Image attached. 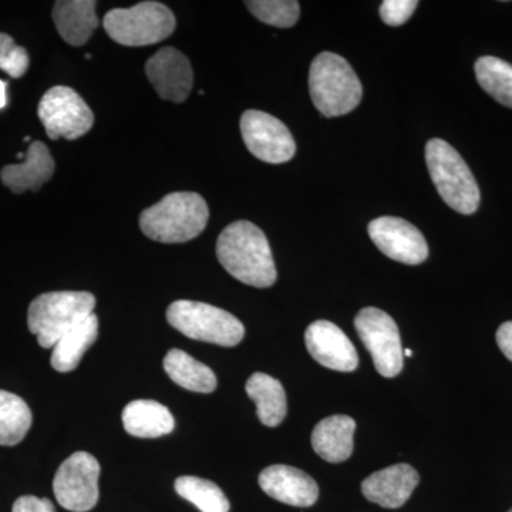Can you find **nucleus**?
<instances>
[{
    "label": "nucleus",
    "instance_id": "1",
    "mask_svg": "<svg viewBox=\"0 0 512 512\" xmlns=\"http://www.w3.org/2000/svg\"><path fill=\"white\" fill-rule=\"evenodd\" d=\"M217 256L225 271L242 284L269 288L278 278L268 238L252 222L228 225L218 237Z\"/></svg>",
    "mask_w": 512,
    "mask_h": 512
},
{
    "label": "nucleus",
    "instance_id": "2",
    "mask_svg": "<svg viewBox=\"0 0 512 512\" xmlns=\"http://www.w3.org/2000/svg\"><path fill=\"white\" fill-rule=\"evenodd\" d=\"M210 210L197 192H171L140 215V228L147 238L163 244L191 241L207 227Z\"/></svg>",
    "mask_w": 512,
    "mask_h": 512
},
{
    "label": "nucleus",
    "instance_id": "3",
    "mask_svg": "<svg viewBox=\"0 0 512 512\" xmlns=\"http://www.w3.org/2000/svg\"><path fill=\"white\" fill-rule=\"evenodd\" d=\"M309 92L323 116L339 117L359 106L363 87L348 60L335 53L323 52L311 64Z\"/></svg>",
    "mask_w": 512,
    "mask_h": 512
},
{
    "label": "nucleus",
    "instance_id": "4",
    "mask_svg": "<svg viewBox=\"0 0 512 512\" xmlns=\"http://www.w3.org/2000/svg\"><path fill=\"white\" fill-rule=\"evenodd\" d=\"M426 163L431 181L448 207L463 215L480 207V188L463 157L450 144L433 138L426 146Z\"/></svg>",
    "mask_w": 512,
    "mask_h": 512
},
{
    "label": "nucleus",
    "instance_id": "5",
    "mask_svg": "<svg viewBox=\"0 0 512 512\" xmlns=\"http://www.w3.org/2000/svg\"><path fill=\"white\" fill-rule=\"evenodd\" d=\"M94 306L96 298L90 292L43 293L30 303L29 330L43 349H53L70 329L92 315Z\"/></svg>",
    "mask_w": 512,
    "mask_h": 512
},
{
    "label": "nucleus",
    "instance_id": "6",
    "mask_svg": "<svg viewBox=\"0 0 512 512\" xmlns=\"http://www.w3.org/2000/svg\"><path fill=\"white\" fill-rule=\"evenodd\" d=\"M167 320L187 338L234 348L244 339L245 328L231 313L204 302L175 301L168 306Z\"/></svg>",
    "mask_w": 512,
    "mask_h": 512
},
{
    "label": "nucleus",
    "instance_id": "7",
    "mask_svg": "<svg viewBox=\"0 0 512 512\" xmlns=\"http://www.w3.org/2000/svg\"><path fill=\"white\" fill-rule=\"evenodd\" d=\"M175 16L160 2H141L127 9H113L104 16L103 28L119 45H156L173 35Z\"/></svg>",
    "mask_w": 512,
    "mask_h": 512
},
{
    "label": "nucleus",
    "instance_id": "8",
    "mask_svg": "<svg viewBox=\"0 0 512 512\" xmlns=\"http://www.w3.org/2000/svg\"><path fill=\"white\" fill-rule=\"evenodd\" d=\"M39 119L50 140H77L92 130L93 111L76 90L56 86L47 90L37 107Z\"/></svg>",
    "mask_w": 512,
    "mask_h": 512
},
{
    "label": "nucleus",
    "instance_id": "9",
    "mask_svg": "<svg viewBox=\"0 0 512 512\" xmlns=\"http://www.w3.org/2000/svg\"><path fill=\"white\" fill-rule=\"evenodd\" d=\"M100 464L92 454L77 451L57 470L53 480L57 503L72 512L92 511L99 503Z\"/></svg>",
    "mask_w": 512,
    "mask_h": 512
},
{
    "label": "nucleus",
    "instance_id": "10",
    "mask_svg": "<svg viewBox=\"0 0 512 512\" xmlns=\"http://www.w3.org/2000/svg\"><path fill=\"white\" fill-rule=\"evenodd\" d=\"M355 328L372 355L377 372L384 377L399 375L404 355L399 328L392 316L377 308H365L357 313Z\"/></svg>",
    "mask_w": 512,
    "mask_h": 512
},
{
    "label": "nucleus",
    "instance_id": "11",
    "mask_svg": "<svg viewBox=\"0 0 512 512\" xmlns=\"http://www.w3.org/2000/svg\"><path fill=\"white\" fill-rule=\"evenodd\" d=\"M241 134L251 154L264 163L284 164L295 156L296 143L291 131L265 111H245L241 117Z\"/></svg>",
    "mask_w": 512,
    "mask_h": 512
},
{
    "label": "nucleus",
    "instance_id": "12",
    "mask_svg": "<svg viewBox=\"0 0 512 512\" xmlns=\"http://www.w3.org/2000/svg\"><path fill=\"white\" fill-rule=\"evenodd\" d=\"M369 235L387 258L406 265H420L429 256L423 234L410 222L397 217H380L369 224Z\"/></svg>",
    "mask_w": 512,
    "mask_h": 512
},
{
    "label": "nucleus",
    "instance_id": "13",
    "mask_svg": "<svg viewBox=\"0 0 512 512\" xmlns=\"http://www.w3.org/2000/svg\"><path fill=\"white\" fill-rule=\"evenodd\" d=\"M148 80L161 99L183 103L190 96L194 73L190 60L174 47H164L146 63Z\"/></svg>",
    "mask_w": 512,
    "mask_h": 512
},
{
    "label": "nucleus",
    "instance_id": "14",
    "mask_svg": "<svg viewBox=\"0 0 512 512\" xmlns=\"http://www.w3.org/2000/svg\"><path fill=\"white\" fill-rule=\"evenodd\" d=\"M306 348L319 365L336 372H353L359 356L353 343L339 326L329 320H316L305 333Z\"/></svg>",
    "mask_w": 512,
    "mask_h": 512
},
{
    "label": "nucleus",
    "instance_id": "15",
    "mask_svg": "<svg viewBox=\"0 0 512 512\" xmlns=\"http://www.w3.org/2000/svg\"><path fill=\"white\" fill-rule=\"evenodd\" d=\"M259 485L269 497L292 507H312L318 501L319 487L305 471L276 464L259 474Z\"/></svg>",
    "mask_w": 512,
    "mask_h": 512
},
{
    "label": "nucleus",
    "instance_id": "16",
    "mask_svg": "<svg viewBox=\"0 0 512 512\" xmlns=\"http://www.w3.org/2000/svg\"><path fill=\"white\" fill-rule=\"evenodd\" d=\"M419 481V473L412 466L396 464L367 477L362 483V493L370 503L396 510L412 497Z\"/></svg>",
    "mask_w": 512,
    "mask_h": 512
},
{
    "label": "nucleus",
    "instance_id": "17",
    "mask_svg": "<svg viewBox=\"0 0 512 512\" xmlns=\"http://www.w3.org/2000/svg\"><path fill=\"white\" fill-rule=\"evenodd\" d=\"M55 160L42 141H33L20 164L5 165L0 171V180L15 194L39 191L55 174Z\"/></svg>",
    "mask_w": 512,
    "mask_h": 512
},
{
    "label": "nucleus",
    "instance_id": "18",
    "mask_svg": "<svg viewBox=\"0 0 512 512\" xmlns=\"http://www.w3.org/2000/svg\"><path fill=\"white\" fill-rule=\"evenodd\" d=\"M355 430L356 421L352 417L345 414L326 417L313 429V450L328 463H343L352 456Z\"/></svg>",
    "mask_w": 512,
    "mask_h": 512
},
{
    "label": "nucleus",
    "instance_id": "19",
    "mask_svg": "<svg viewBox=\"0 0 512 512\" xmlns=\"http://www.w3.org/2000/svg\"><path fill=\"white\" fill-rule=\"evenodd\" d=\"M97 3L93 0H59L53 6V22L64 42L83 46L99 28Z\"/></svg>",
    "mask_w": 512,
    "mask_h": 512
},
{
    "label": "nucleus",
    "instance_id": "20",
    "mask_svg": "<svg viewBox=\"0 0 512 512\" xmlns=\"http://www.w3.org/2000/svg\"><path fill=\"white\" fill-rule=\"evenodd\" d=\"M123 424L128 434L138 439H157L173 433V414L154 400H134L123 410Z\"/></svg>",
    "mask_w": 512,
    "mask_h": 512
},
{
    "label": "nucleus",
    "instance_id": "21",
    "mask_svg": "<svg viewBox=\"0 0 512 512\" xmlns=\"http://www.w3.org/2000/svg\"><path fill=\"white\" fill-rule=\"evenodd\" d=\"M99 336V318L94 313L77 323L53 348V369L60 373L73 372L80 365L84 353L92 348Z\"/></svg>",
    "mask_w": 512,
    "mask_h": 512
},
{
    "label": "nucleus",
    "instance_id": "22",
    "mask_svg": "<svg viewBox=\"0 0 512 512\" xmlns=\"http://www.w3.org/2000/svg\"><path fill=\"white\" fill-rule=\"evenodd\" d=\"M245 389L249 399L254 400L256 414L264 426L276 427L285 420L288 413L286 394L278 379L265 373H255L249 377Z\"/></svg>",
    "mask_w": 512,
    "mask_h": 512
},
{
    "label": "nucleus",
    "instance_id": "23",
    "mask_svg": "<svg viewBox=\"0 0 512 512\" xmlns=\"http://www.w3.org/2000/svg\"><path fill=\"white\" fill-rule=\"evenodd\" d=\"M163 365L170 379L190 392L207 394L217 389V376L210 367L183 350L171 349L164 357Z\"/></svg>",
    "mask_w": 512,
    "mask_h": 512
},
{
    "label": "nucleus",
    "instance_id": "24",
    "mask_svg": "<svg viewBox=\"0 0 512 512\" xmlns=\"http://www.w3.org/2000/svg\"><path fill=\"white\" fill-rule=\"evenodd\" d=\"M32 421V412L22 397L0 390V446L19 444L32 427Z\"/></svg>",
    "mask_w": 512,
    "mask_h": 512
},
{
    "label": "nucleus",
    "instance_id": "25",
    "mask_svg": "<svg viewBox=\"0 0 512 512\" xmlns=\"http://www.w3.org/2000/svg\"><path fill=\"white\" fill-rule=\"evenodd\" d=\"M477 82L494 100L512 109V66L503 59L483 56L477 60Z\"/></svg>",
    "mask_w": 512,
    "mask_h": 512
},
{
    "label": "nucleus",
    "instance_id": "26",
    "mask_svg": "<svg viewBox=\"0 0 512 512\" xmlns=\"http://www.w3.org/2000/svg\"><path fill=\"white\" fill-rule=\"evenodd\" d=\"M175 491L201 512H229V501L217 484L204 478L184 476L175 480Z\"/></svg>",
    "mask_w": 512,
    "mask_h": 512
},
{
    "label": "nucleus",
    "instance_id": "27",
    "mask_svg": "<svg viewBox=\"0 0 512 512\" xmlns=\"http://www.w3.org/2000/svg\"><path fill=\"white\" fill-rule=\"evenodd\" d=\"M245 5L256 19L275 28H292L301 15L299 2L295 0H252Z\"/></svg>",
    "mask_w": 512,
    "mask_h": 512
},
{
    "label": "nucleus",
    "instance_id": "28",
    "mask_svg": "<svg viewBox=\"0 0 512 512\" xmlns=\"http://www.w3.org/2000/svg\"><path fill=\"white\" fill-rule=\"evenodd\" d=\"M30 64L29 53L25 47L18 46L6 33H0V70L13 79L25 76Z\"/></svg>",
    "mask_w": 512,
    "mask_h": 512
},
{
    "label": "nucleus",
    "instance_id": "29",
    "mask_svg": "<svg viewBox=\"0 0 512 512\" xmlns=\"http://www.w3.org/2000/svg\"><path fill=\"white\" fill-rule=\"evenodd\" d=\"M417 6V0H384L380 6V18L386 25L397 28L412 18Z\"/></svg>",
    "mask_w": 512,
    "mask_h": 512
},
{
    "label": "nucleus",
    "instance_id": "30",
    "mask_svg": "<svg viewBox=\"0 0 512 512\" xmlns=\"http://www.w3.org/2000/svg\"><path fill=\"white\" fill-rule=\"evenodd\" d=\"M12 512H56L55 505L47 498L23 495L13 504Z\"/></svg>",
    "mask_w": 512,
    "mask_h": 512
},
{
    "label": "nucleus",
    "instance_id": "31",
    "mask_svg": "<svg viewBox=\"0 0 512 512\" xmlns=\"http://www.w3.org/2000/svg\"><path fill=\"white\" fill-rule=\"evenodd\" d=\"M497 345L512 362V322H505L497 330Z\"/></svg>",
    "mask_w": 512,
    "mask_h": 512
},
{
    "label": "nucleus",
    "instance_id": "32",
    "mask_svg": "<svg viewBox=\"0 0 512 512\" xmlns=\"http://www.w3.org/2000/svg\"><path fill=\"white\" fill-rule=\"evenodd\" d=\"M6 82L0 80V110L5 109L6 104H8V96H6Z\"/></svg>",
    "mask_w": 512,
    "mask_h": 512
},
{
    "label": "nucleus",
    "instance_id": "33",
    "mask_svg": "<svg viewBox=\"0 0 512 512\" xmlns=\"http://www.w3.org/2000/svg\"><path fill=\"white\" fill-rule=\"evenodd\" d=\"M403 355L413 356V352H412V350H406V352H403Z\"/></svg>",
    "mask_w": 512,
    "mask_h": 512
},
{
    "label": "nucleus",
    "instance_id": "34",
    "mask_svg": "<svg viewBox=\"0 0 512 512\" xmlns=\"http://www.w3.org/2000/svg\"><path fill=\"white\" fill-rule=\"evenodd\" d=\"M508 512H512V508H511V510H510V511H508Z\"/></svg>",
    "mask_w": 512,
    "mask_h": 512
}]
</instances>
